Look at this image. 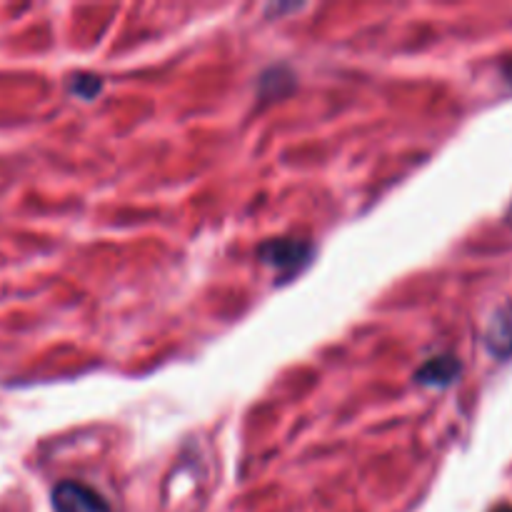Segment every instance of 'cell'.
Returning <instances> with one entry per match:
<instances>
[{
	"label": "cell",
	"mask_w": 512,
	"mask_h": 512,
	"mask_svg": "<svg viewBox=\"0 0 512 512\" xmlns=\"http://www.w3.org/2000/svg\"><path fill=\"white\" fill-rule=\"evenodd\" d=\"M258 255L265 265H273L283 275H293L310 263V258H313V245L303 243V240L280 238L260 245Z\"/></svg>",
	"instance_id": "cell-1"
},
{
	"label": "cell",
	"mask_w": 512,
	"mask_h": 512,
	"mask_svg": "<svg viewBox=\"0 0 512 512\" xmlns=\"http://www.w3.org/2000/svg\"><path fill=\"white\" fill-rule=\"evenodd\" d=\"M53 510L55 512H113L108 503L100 498L88 485L63 480L53 488Z\"/></svg>",
	"instance_id": "cell-2"
},
{
	"label": "cell",
	"mask_w": 512,
	"mask_h": 512,
	"mask_svg": "<svg viewBox=\"0 0 512 512\" xmlns=\"http://www.w3.org/2000/svg\"><path fill=\"white\" fill-rule=\"evenodd\" d=\"M485 348L493 358H512V303H503L490 313L485 325Z\"/></svg>",
	"instance_id": "cell-3"
},
{
	"label": "cell",
	"mask_w": 512,
	"mask_h": 512,
	"mask_svg": "<svg viewBox=\"0 0 512 512\" xmlns=\"http://www.w3.org/2000/svg\"><path fill=\"white\" fill-rule=\"evenodd\" d=\"M460 370H463V365L458 363V358H453V355H440V358L428 360V363L415 373V380H418L420 385H428V388H445V385L458 380Z\"/></svg>",
	"instance_id": "cell-4"
},
{
	"label": "cell",
	"mask_w": 512,
	"mask_h": 512,
	"mask_svg": "<svg viewBox=\"0 0 512 512\" xmlns=\"http://www.w3.org/2000/svg\"><path fill=\"white\" fill-rule=\"evenodd\" d=\"M70 90H73V93H78L80 98L90 100V98H95V95H98L100 90H103V80H100L98 75L78 73V75H73V83H70Z\"/></svg>",
	"instance_id": "cell-5"
},
{
	"label": "cell",
	"mask_w": 512,
	"mask_h": 512,
	"mask_svg": "<svg viewBox=\"0 0 512 512\" xmlns=\"http://www.w3.org/2000/svg\"><path fill=\"white\" fill-rule=\"evenodd\" d=\"M498 512H512V508H500Z\"/></svg>",
	"instance_id": "cell-6"
},
{
	"label": "cell",
	"mask_w": 512,
	"mask_h": 512,
	"mask_svg": "<svg viewBox=\"0 0 512 512\" xmlns=\"http://www.w3.org/2000/svg\"><path fill=\"white\" fill-rule=\"evenodd\" d=\"M510 223H512V210H510Z\"/></svg>",
	"instance_id": "cell-7"
}]
</instances>
